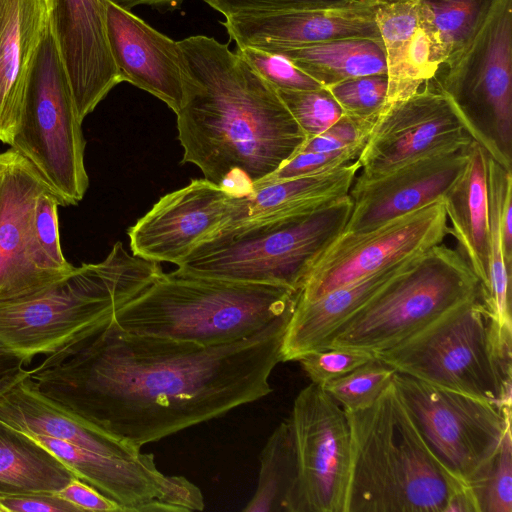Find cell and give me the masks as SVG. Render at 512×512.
Segmentation results:
<instances>
[{"label":"cell","mask_w":512,"mask_h":512,"mask_svg":"<svg viewBox=\"0 0 512 512\" xmlns=\"http://www.w3.org/2000/svg\"><path fill=\"white\" fill-rule=\"evenodd\" d=\"M293 310L216 346L129 333L111 322L45 356L29 376L46 397L141 450L269 395Z\"/></svg>","instance_id":"6da1fadb"},{"label":"cell","mask_w":512,"mask_h":512,"mask_svg":"<svg viewBox=\"0 0 512 512\" xmlns=\"http://www.w3.org/2000/svg\"><path fill=\"white\" fill-rule=\"evenodd\" d=\"M178 44L181 163L196 165L219 186L233 175L252 186L269 177L306 141L277 90L215 38L196 35Z\"/></svg>","instance_id":"7a4b0ae2"},{"label":"cell","mask_w":512,"mask_h":512,"mask_svg":"<svg viewBox=\"0 0 512 512\" xmlns=\"http://www.w3.org/2000/svg\"><path fill=\"white\" fill-rule=\"evenodd\" d=\"M346 415L351 459L345 512H445L468 487L430 452L393 382L372 406Z\"/></svg>","instance_id":"3957f363"},{"label":"cell","mask_w":512,"mask_h":512,"mask_svg":"<svg viewBox=\"0 0 512 512\" xmlns=\"http://www.w3.org/2000/svg\"><path fill=\"white\" fill-rule=\"evenodd\" d=\"M163 273L158 262L118 241L106 258L83 263L34 295L0 302V348L26 365L108 326L119 308Z\"/></svg>","instance_id":"277c9868"},{"label":"cell","mask_w":512,"mask_h":512,"mask_svg":"<svg viewBox=\"0 0 512 512\" xmlns=\"http://www.w3.org/2000/svg\"><path fill=\"white\" fill-rule=\"evenodd\" d=\"M286 287L162 273L117 310L112 322L138 335L216 346L247 338L295 307Z\"/></svg>","instance_id":"5b68a950"},{"label":"cell","mask_w":512,"mask_h":512,"mask_svg":"<svg viewBox=\"0 0 512 512\" xmlns=\"http://www.w3.org/2000/svg\"><path fill=\"white\" fill-rule=\"evenodd\" d=\"M351 209L348 195L312 212L222 228L202 241L177 269L298 292L317 260L342 234Z\"/></svg>","instance_id":"8992f818"},{"label":"cell","mask_w":512,"mask_h":512,"mask_svg":"<svg viewBox=\"0 0 512 512\" xmlns=\"http://www.w3.org/2000/svg\"><path fill=\"white\" fill-rule=\"evenodd\" d=\"M374 355L398 373L511 410L512 331L494 322L481 295Z\"/></svg>","instance_id":"52a82bcc"},{"label":"cell","mask_w":512,"mask_h":512,"mask_svg":"<svg viewBox=\"0 0 512 512\" xmlns=\"http://www.w3.org/2000/svg\"><path fill=\"white\" fill-rule=\"evenodd\" d=\"M430 81L471 138L512 170V0H489L471 36Z\"/></svg>","instance_id":"ba28073f"},{"label":"cell","mask_w":512,"mask_h":512,"mask_svg":"<svg viewBox=\"0 0 512 512\" xmlns=\"http://www.w3.org/2000/svg\"><path fill=\"white\" fill-rule=\"evenodd\" d=\"M480 292L478 278L459 251L440 243L422 252L349 318L327 348L387 350Z\"/></svg>","instance_id":"9c48e42d"},{"label":"cell","mask_w":512,"mask_h":512,"mask_svg":"<svg viewBox=\"0 0 512 512\" xmlns=\"http://www.w3.org/2000/svg\"><path fill=\"white\" fill-rule=\"evenodd\" d=\"M82 122L50 20L10 147L34 166L60 206L76 205L89 186Z\"/></svg>","instance_id":"30bf717a"},{"label":"cell","mask_w":512,"mask_h":512,"mask_svg":"<svg viewBox=\"0 0 512 512\" xmlns=\"http://www.w3.org/2000/svg\"><path fill=\"white\" fill-rule=\"evenodd\" d=\"M393 383L430 452L469 486L498 450L511 410L398 372Z\"/></svg>","instance_id":"8fae6325"},{"label":"cell","mask_w":512,"mask_h":512,"mask_svg":"<svg viewBox=\"0 0 512 512\" xmlns=\"http://www.w3.org/2000/svg\"><path fill=\"white\" fill-rule=\"evenodd\" d=\"M287 420L297 462L288 512H345L351 459L346 412L311 383L295 397Z\"/></svg>","instance_id":"7c38bea8"},{"label":"cell","mask_w":512,"mask_h":512,"mask_svg":"<svg viewBox=\"0 0 512 512\" xmlns=\"http://www.w3.org/2000/svg\"><path fill=\"white\" fill-rule=\"evenodd\" d=\"M449 234L443 199L360 233H342L317 260L297 302H309L390 264L443 243Z\"/></svg>","instance_id":"4fadbf2b"},{"label":"cell","mask_w":512,"mask_h":512,"mask_svg":"<svg viewBox=\"0 0 512 512\" xmlns=\"http://www.w3.org/2000/svg\"><path fill=\"white\" fill-rule=\"evenodd\" d=\"M449 98L429 80L411 95L386 103L357 161L368 180L406 163L469 145Z\"/></svg>","instance_id":"5bb4252c"},{"label":"cell","mask_w":512,"mask_h":512,"mask_svg":"<svg viewBox=\"0 0 512 512\" xmlns=\"http://www.w3.org/2000/svg\"><path fill=\"white\" fill-rule=\"evenodd\" d=\"M47 189L34 166L17 151L0 153V302L39 293L71 273L53 268L34 238L35 201Z\"/></svg>","instance_id":"9a60e30c"},{"label":"cell","mask_w":512,"mask_h":512,"mask_svg":"<svg viewBox=\"0 0 512 512\" xmlns=\"http://www.w3.org/2000/svg\"><path fill=\"white\" fill-rule=\"evenodd\" d=\"M237 195L203 178L162 196L128 229L132 254L178 266L229 220Z\"/></svg>","instance_id":"2e32d148"},{"label":"cell","mask_w":512,"mask_h":512,"mask_svg":"<svg viewBox=\"0 0 512 512\" xmlns=\"http://www.w3.org/2000/svg\"><path fill=\"white\" fill-rule=\"evenodd\" d=\"M469 145L406 163L373 179L355 177L349 191L351 214L342 233L364 232L442 200L465 171Z\"/></svg>","instance_id":"e0dca14e"},{"label":"cell","mask_w":512,"mask_h":512,"mask_svg":"<svg viewBox=\"0 0 512 512\" xmlns=\"http://www.w3.org/2000/svg\"><path fill=\"white\" fill-rule=\"evenodd\" d=\"M108 0H52V25L80 119L122 82L107 36Z\"/></svg>","instance_id":"ac0fdd59"},{"label":"cell","mask_w":512,"mask_h":512,"mask_svg":"<svg viewBox=\"0 0 512 512\" xmlns=\"http://www.w3.org/2000/svg\"><path fill=\"white\" fill-rule=\"evenodd\" d=\"M379 5L354 0L324 8L232 15L222 24L238 48L266 51L347 38L381 40L375 21Z\"/></svg>","instance_id":"d6986e66"},{"label":"cell","mask_w":512,"mask_h":512,"mask_svg":"<svg viewBox=\"0 0 512 512\" xmlns=\"http://www.w3.org/2000/svg\"><path fill=\"white\" fill-rule=\"evenodd\" d=\"M107 36L122 81L152 94L177 113L183 98L178 41L110 1Z\"/></svg>","instance_id":"ffe728a7"},{"label":"cell","mask_w":512,"mask_h":512,"mask_svg":"<svg viewBox=\"0 0 512 512\" xmlns=\"http://www.w3.org/2000/svg\"><path fill=\"white\" fill-rule=\"evenodd\" d=\"M52 0H0V141L16 135Z\"/></svg>","instance_id":"44dd1931"},{"label":"cell","mask_w":512,"mask_h":512,"mask_svg":"<svg viewBox=\"0 0 512 512\" xmlns=\"http://www.w3.org/2000/svg\"><path fill=\"white\" fill-rule=\"evenodd\" d=\"M420 254L340 286L316 300L296 301L283 338L282 362L298 361L306 354L327 349L333 334L387 284L411 267Z\"/></svg>","instance_id":"7402d4cb"},{"label":"cell","mask_w":512,"mask_h":512,"mask_svg":"<svg viewBox=\"0 0 512 512\" xmlns=\"http://www.w3.org/2000/svg\"><path fill=\"white\" fill-rule=\"evenodd\" d=\"M0 418L25 432L104 455L132 457L141 452L43 395L29 375L0 396Z\"/></svg>","instance_id":"603a6c76"},{"label":"cell","mask_w":512,"mask_h":512,"mask_svg":"<svg viewBox=\"0 0 512 512\" xmlns=\"http://www.w3.org/2000/svg\"><path fill=\"white\" fill-rule=\"evenodd\" d=\"M359 169L356 160L320 174L257 183L249 193L237 196L229 220L218 230L251 221L308 213L332 204L349 195Z\"/></svg>","instance_id":"cb8c5ba5"},{"label":"cell","mask_w":512,"mask_h":512,"mask_svg":"<svg viewBox=\"0 0 512 512\" xmlns=\"http://www.w3.org/2000/svg\"><path fill=\"white\" fill-rule=\"evenodd\" d=\"M488 156L473 140L465 171L443 197L449 234L457 240L458 251L478 278L481 289L489 273Z\"/></svg>","instance_id":"d4e9b609"},{"label":"cell","mask_w":512,"mask_h":512,"mask_svg":"<svg viewBox=\"0 0 512 512\" xmlns=\"http://www.w3.org/2000/svg\"><path fill=\"white\" fill-rule=\"evenodd\" d=\"M74 477L31 434L0 418V496L57 493Z\"/></svg>","instance_id":"484cf974"},{"label":"cell","mask_w":512,"mask_h":512,"mask_svg":"<svg viewBox=\"0 0 512 512\" xmlns=\"http://www.w3.org/2000/svg\"><path fill=\"white\" fill-rule=\"evenodd\" d=\"M269 52L286 57L323 87L355 77L387 74L382 40L347 38Z\"/></svg>","instance_id":"4316f807"},{"label":"cell","mask_w":512,"mask_h":512,"mask_svg":"<svg viewBox=\"0 0 512 512\" xmlns=\"http://www.w3.org/2000/svg\"><path fill=\"white\" fill-rule=\"evenodd\" d=\"M510 183L512 170L504 169L488 156L489 273L487 283L480 293L494 322L507 331H512L511 269L504 259L500 215L505 192Z\"/></svg>","instance_id":"83f0119b"},{"label":"cell","mask_w":512,"mask_h":512,"mask_svg":"<svg viewBox=\"0 0 512 512\" xmlns=\"http://www.w3.org/2000/svg\"><path fill=\"white\" fill-rule=\"evenodd\" d=\"M258 481L245 512H288L297 478L294 439L287 419L268 437L261 453Z\"/></svg>","instance_id":"f1b7e54d"},{"label":"cell","mask_w":512,"mask_h":512,"mask_svg":"<svg viewBox=\"0 0 512 512\" xmlns=\"http://www.w3.org/2000/svg\"><path fill=\"white\" fill-rule=\"evenodd\" d=\"M489 0H419L418 22L440 66L471 36Z\"/></svg>","instance_id":"f546056e"},{"label":"cell","mask_w":512,"mask_h":512,"mask_svg":"<svg viewBox=\"0 0 512 512\" xmlns=\"http://www.w3.org/2000/svg\"><path fill=\"white\" fill-rule=\"evenodd\" d=\"M419 0L380 4L375 21L382 40L388 78L386 103L405 98L414 91L408 78V51L418 26Z\"/></svg>","instance_id":"4dcf8cb0"},{"label":"cell","mask_w":512,"mask_h":512,"mask_svg":"<svg viewBox=\"0 0 512 512\" xmlns=\"http://www.w3.org/2000/svg\"><path fill=\"white\" fill-rule=\"evenodd\" d=\"M397 371L374 357L350 373L323 386L346 413L372 406L393 382Z\"/></svg>","instance_id":"1f68e13d"},{"label":"cell","mask_w":512,"mask_h":512,"mask_svg":"<svg viewBox=\"0 0 512 512\" xmlns=\"http://www.w3.org/2000/svg\"><path fill=\"white\" fill-rule=\"evenodd\" d=\"M469 488L478 512H512L511 426L505 431L493 458Z\"/></svg>","instance_id":"d6a6232c"},{"label":"cell","mask_w":512,"mask_h":512,"mask_svg":"<svg viewBox=\"0 0 512 512\" xmlns=\"http://www.w3.org/2000/svg\"><path fill=\"white\" fill-rule=\"evenodd\" d=\"M276 90L306 139L325 131L343 114L340 105L326 87L313 90Z\"/></svg>","instance_id":"836d02e7"},{"label":"cell","mask_w":512,"mask_h":512,"mask_svg":"<svg viewBox=\"0 0 512 512\" xmlns=\"http://www.w3.org/2000/svg\"><path fill=\"white\" fill-rule=\"evenodd\" d=\"M344 114L377 118L386 102L387 74H372L351 78L326 87Z\"/></svg>","instance_id":"e575fe53"},{"label":"cell","mask_w":512,"mask_h":512,"mask_svg":"<svg viewBox=\"0 0 512 512\" xmlns=\"http://www.w3.org/2000/svg\"><path fill=\"white\" fill-rule=\"evenodd\" d=\"M60 202L50 190L41 192L35 201L33 212V232L36 244L48 261L56 270L69 274L75 266L64 257L58 225V207Z\"/></svg>","instance_id":"d590c367"},{"label":"cell","mask_w":512,"mask_h":512,"mask_svg":"<svg viewBox=\"0 0 512 512\" xmlns=\"http://www.w3.org/2000/svg\"><path fill=\"white\" fill-rule=\"evenodd\" d=\"M237 53L275 89L313 90L323 87L280 54L253 47L238 48Z\"/></svg>","instance_id":"8d00e7d4"},{"label":"cell","mask_w":512,"mask_h":512,"mask_svg":"<svg viewBox=\"0 0 512 512\" xmlns=\"http://www.w3.org/2000/svg\"><path fill=\"white\" fill-rule=\"evenodd\" d=\"M374 357L373 353L365 351L327 348L306 354L298 362L311 383L323 387Z\"/></svg>","instance_id":"74e56055"},{"label":"cell","mask_w":512,"mask_h":512,"mask_svg":"<svg viewBox=\"0 0 512 512\" xmlns=\"http://www.w3.org/2000/svg\"><path fill=\"white\" fill-rule=\"evenodd\" d=\"M364 146L365 144L332 151L296 152L278 170L260 182L315 175L337 169L356 161Z\"/></svg>","instance_id":"f35d334b"},{"label":"cell","mask_w":512,"mask_h":512,"mask_svg":"<svg viewBox=\"0 0 512 512\" xmlns=\"http://www.w3.org/2000/svg\"><path fill=\"white\" fill-rule=\"evenodd\" d=\"M376 119H363L343 113L325 131L306 139L297 152L332 151L366 144Z\"/></svg>","instance_id":"ab89813d"},{"label":"cell","mask_w":512,"mask_h":512,"mask_svg":"<svg viewBox=\"0 0 512 512\" xmlns=\"http://www.w3.org/2000/svg\"><path fill=\"white\" fill-rule=\"evenodd\" d=\"M225 17L302 9H315L347 4L354 0H204Z\"/></svg>","instance_id":"60d3db41"},{"label":"cell","mask_w":512,"mask_h":512,"mask_svg":"<svg viewBox=\"0 0 512 512\" xmlns=\"http://www.w3.org/2000/svg\"><path fill=\"white\" fill-rule=\"evenodd\" d=\"M0 507L3 512H82L57 493L0 496Z\"/></svg>","instance_id":"b9f144b4"},{"label":"cell","mask_w":512,"mask_h":512,"mask_svg":"<svg viewBox=\"0 0 512 512\" xmlns=\"http://www.w3.org/2000/svg\"><path fill=\"white\" fill-rule=\"evenodd\" d=\"M57 494L78 506L82 511L122 512L117 503L77 477H74Z\"/></svg>","instance_id":"7bdbcfd3"},{"label":"cell","mask_w":512,"mask_h":512,"mask_svg":"<svg viewBox=\"0 0 512 512\" xmlns=\"http://www.w3.org/2000/svg\"><path fill=\"white\" fill-rule=\"evenodd\" d=\"M26 366L23 359L0 348V396L29 375Z\"/></svg>","instance_id":"ee69618b"},{"label":"cell","mask_w":512,"mask_h":512,"mask_svg":"<svg viewBox=\"0 0 512 512\" xmlns=\"http://www.w3.org/2000/svg\"><path fill=\"white\" fill-rule=\"evenodd\" d=\"M512 183L506 189L505 197L503 200L501 215H500V228L503 245V253L506 265L511 269L512 267Z\"/></svg>","instance_id":"f6af8a7d"},{"label":"cell","mask_w":512,"mask_h":512,"mask_svg":"<svg viewBox=\"0 0 512 512\" xmlns=\"http://www.w3.org/2000/svg\"><path fill=\"white\" fill-rule=\"evenodd\" d=\"M115 5L130 11L137 5H169L174 6L180 3L182 0H108Z\"/></svg>","instance_id":"bcb514c9"},{"label":"cell","mask_w":512,"mask_h":512,"mask_svg":"<svg viewBox=\"0 0 512 512\" xmlns=\"http://www.w3.org/2000/svg\"><path fill=\"white\" fill-rule=\"evenodd\" d=\"M370 1L377 2L379 4H391V3L404 2V1H410V0H370Z\"/></svg>","instance_id":"7dc6e473"},{"label":"cell","mask_w":512,"mask_h":512,"mask_svg":"<svg viewBox=\"0 0 512 512\" xmlns=\"http://www.w3.org/2000/svg\"><path fill=\"white\" fill-rule=\"evenodd\" d=\"M0 512H3L2 508L0 507Z\"/></svg>","instance_id":"c3c4849f"}]
</instances>
